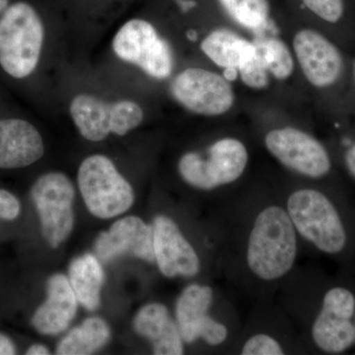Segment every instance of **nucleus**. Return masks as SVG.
<instances>
[{"label": "nucleus", "instance_id": "1", "mask_svg": "<svg viewBox=\"0 0 355 355\" xmlns=\"http://www.w3.org/2000/svg\"><path fill=\"white\" fill-rule=\"evenodd\" d=\"M214 235L220 277L257 301L279 293L303 248L280 193L219 200Z\"/></svg>", "mask_w": 355, "mask_h": 355}, {"label": "nucleus", "instance_id": "2", "mask_svg": "<svg viewBox=\"0 0 355 355\" xmlns=\"http://www.w3.org/2000/svg\"><path fill=\"white\" fill-rule=\"evenodd\" d=\"M280 307L295 326L304 354L340 355L354 349L355 275L297 268L279 289Z\"/></svg>", "mask_w": 355, "mask_h": 355}, {"label": "nucleus", "instance_id": "3", "mask_svg": "<svg viewBox=\"0 0 355 355\" xmlns=\"http://www.w3.org/2000/svg\"><path fill=\"white\" fill-rule=\"evenodd\" d=\"M302 243L355 275V200L342 186L309 183L280 193Z\"/></svg>", "mask_w": 355, "mask_h": 355}, {"label": "nucleus", "instance_id": "4", "mask_svg": "<svg viewBox=\"0 0 355 355\" xmlns=\"http://www.w3.org/2000/svg\"><path fill=\"white\" fill-rule=\"evenodd\" d=\"M175 320L184 345L202 343L222 352L232 349L242 326L228 298L209 284L191 282L175 305Z\"/></svg>", "mask_w": 355, "mask_h": 355}, {"label": "nucleus", "instance_id": "5", "mask_svg": "<svg viewBox=\"0 0 355 355\" xmlns=\"http://www.w3.org/2000/svg\"><path fill=\"white\" fill-rule=\"evenodd\" d=\"M249 160V151L242 140L221 137L203 150L182 155L178 172L184 183L195 190L221 193L242 179Z\"/></svg>", "mask_w": 355, "mask_h": 355}, {"label": "nucleus", "instance_id": "6", "mask_svg": "<svg viewBox=\"0 0 355 355\" xmlns=\"http://www.w3.org/2000/svg\"><path fill=\"white\" fill-rule=\"evenodd\" d=\"M44 38L43 23L35 9L18 2L0 18V65L14 78H25L39 64Z\"/></svg>", "mask_w": 355, "mask_h": 355}, {"label": "nucleus", "instance_id": "7", "mask_svg": "<svg viewBox=\"0 0 355 355\" xmlns=\"http://www.w3.org/2000/svg\"><path fill=\"white\" fill-rule=\"evenodd\" d=\"M268 153L286 169L313 183L336 184V160L330 148L311 133L295 128L266 133Z\"/></svg>", "mask_w": 355, "mask_h": 355}, {"label": "nucleus", "instance_id": "8", "mask_svg": "<svg viewBox=\"0 0 355 355\" xmlns=\"http://www.w3.org/2000/svg\"><path fill=\"white\" fill-rule=\"evenodd\" d=\"M247 323L242 327L230 354L284 355L302 352L295 326L284 310L272 299L258 300Z\"/></svg>", "mask_w": 355, "mask_h": 355}, {"label": "nucleus", "instance_id": "9", "mask_svg": "<svg viewBox=\"0 0 355 355\" xmlns=\"http://www.w3.org/2000/svg\"><path fill=\"white\" fill-rule=\"evenodd\" d=\"M77 181L86 207L98 218L121 216L135 202L132 184L106 156L96 154L84 159Z\"/></svg>", "mask_w": 355, "mask_h": 355}, {"label": "nucleus", "instance_id": "10", "mask_svg": "<svg viewBox=\"0 0 355 355\" xmlns=\"http://www.w3.org/2000/svg\"><path fill=\"white\" fill-rule=\"evenodd\" d=\"M69 111L80 135L94 142L106 139L110 133L123 137L144 120V111L137 103L128 100L108 103L88 94L76 96Z\"/></svg>", "mask_w": 355, "mask_h": 355}, {"label": "nucleus", "instance_id": "11", "mask_svg": "<svg viewBox=\"0 0 355 355\" xmlns=\"http://www.w3.org/2000/svg\"><path fill=\"white\" fill-rule=\"evenodd\" d=\"M31 196L38 210L44 240L51 247L58 248L73 229V184L64 173H48L33 184Z\"/></svg>", "mask_w": 355, "mask_h": 355}, {"label": "nucleus", "instance_id": "12", "mask_svg": "<svg viewBox=\"0 0 355 355\" xmlns=\"http://www.w3.org/2000/svg\"><path fill=\"white\" fill-rule=\"evenodd\" d=\"M113 50L121 60L137 65L153 78L165 79L172 74L171 48L146 21L133 19L125 23L114 36Z\"/></svg>", "mask_w": 355, "mask_h": 355}, {"label": "nucleus", "instance_id": "13", "mask_svg": "<svg viewBox=\"0 0 355 355\" xmlns=\"http://www.w3.org/2000/svg\"><path fill=\"white\" fill-rule=\"evenodd\" d=\"M293 48L303 74L313 87L331 90L343 83L345 58L330 37L317 30H301L294 37Z\"/></svg>", "mask_w": 355, "mask_h": 355}, {"label": "nucleus", "instance_id": "14", "mask_svg": "<svg viewBox=\"0 0 355 355\" xmlns=\"http://www.w3.org/2000/svg\"><path fill=\"white\" fill-rule=\"evenodd\" d=\"M173 97L184 108L200 116H216L232 108L234 92L230 83L216 72L191 67L171 84Z\"/></svg>", "mask_w": 355, "mask_h": 355}, {"label": "nucleus", "instance_id": "15", "mask_svg": "<svg viewBox=\"0 0 355 355\" xmlns=\"http://www.w3.org/2000/svg\"><path fill=\"white\" fill-rule=\"evenodd\" d=\"M154 254L159 272L167 279H195L203 261L179 224L172 217L158 214L153 222Z\"/></svg>", "mask_w": 355, "mask_h": 355}, {"label": "nucleus", "instance_id": "16", "mask_svg": "<svg viewBox=\"0 0 355 355\" xmlns=\"http://www.w3.org/2000/svg\"><path fill=\"white\" fill-rule=\"evenodd\" d=\"M153 240V224L149 225L139 216H127L98 236L94 250L104 263L123 254H132L147 263H155Z\"/></svg>", "mask_w": 355, "mask_h": 355}, {"label": "nucleus", "instance_id": "17", "mask_svg": "<svg viewBox=\"0 0 355 355\" xmlns=\"http://www.w3.org/2000/svg\"><path fill=\"white\" fill-rule=\"evenodd\" d=\"M46 292V301L35 312L32 324L42 335L55 336L69 328L76 316L78 300L69 279L62 273L51 275Z\"/></svg>", "mask_w": 355, "mask_h": 355}, {"label": "nucleus", "instance_id": "18", "mask_svg": "<svg viewBox=\"0 0 355 355\" xmlns=\"http://www.w3.org/2000/svg\"><path fill=\"white\" fill-rule=\"evenodd\" d=\"M43 139L36 128L23 120L0 121V169H18L43 157Z\"/></svg>", "mask_w": 355, "mask_h": 355}, {"label": "nucleus", "instance_id": "19", "mask_svg": "<svg viewBox=\"0 0 355 355\" xmlns=\"http://www.w3.org/2000/svg\"><path fill=\"white\" fill-rule=\"evenodd\" d=\"M133 328L150 342L153 354H184V343L176 320L173 319L167 306L162 303L142 306L133 320Z\"/></svg>", "mask_w": 355, "mask_h": 355}, {"label": "nucleus", "instance_id": "20", "mask_svg": "<svg viewBox=\"0 0 355 355\" xmlns=\"http://www.w3.org/2000/svg\"><path fill=\"white\" fill-rule=\"evenodd\" d=\"M200 48L211 62L227 70L239 69L256 53L254 43L227 29L210 33Z\"/></svg>", "mask_w": 355, "mask_h": 355}, {"label": "nucleus", "instance_id": "21", "mask_svg": "<svg viewBox=\"0 0 355 355\" xmlns=\"http://www.w3.org/2000/svg\"><path fill=\"white\" fill-rule=\"evenodd\" d=\"M69 279L79 304L88 311L97 310L105 280L99 259L92 254L77 257L70 263Z\"/></svg>", "mask_w": 355, "mask_h": 355}, {"label": "nucleus", "instance_id": "22", "mask_svg": "<svg viewBox=\"0 0 355 355\" xmlns=\"http://www.w3.org/2000/svg\"><path fill=\"white\" fill-rule=\"evenodd\" d=\"M111 338L109 324L99 317L88 318L58 343L60 355H87L101 349Z\"/></svg>", "mask_w": 355, "mask_h": 355}, {"label": "nucleus", "instance_id": "23", "mask_svg": "<svg viewBox=\"0 0 355 355\" xmlns=\"http://www.w3.org/2000/svg\"><path fill=\"white\" fill-rule=\"evenodd\" d=\"M224 10L247 29L263 27L270 15L268 0H218Z\"/></svg>", "mask_w": 355, "mask_h": 355}, {"label": "nucleus", "instance_id": "24", "mask_svg": "<svg viewBox=\"0 0 355 355\" xmlns=\"http://www.w3.org/2000/svg\"><path fill=\"white\" fill-rule=\"evenodd\" d=\"M261 51L268 72L275 78L284 80L291 76L294 62L291 51L282 40L268 38L254 42Z\"/></svg>", "mask_w": 355, "mask_h": 355}, {"label": "nucleus", "instance_id": "25", "mask_svg": "<svg viewBox=\"0 0 355 355\" xmlns=\"http://www.w3.org/2000/svg\"><path fill=\"white\" fill-rule=\"evenodd\" d=\"M256 46V44H254ZM243 83L246 84L248 87L253 89H263L268 85L270 83V72L261 55V51L256 46V53L253 57L245 62L238 69Z\"/></svg>", "mask_w": 355, "mask_h": 355}, {"label": "nucleus", "instance_id": "26", "mask_svg": "<svg viewBox=\"0 0 355 355\" xmlns=\"http://www.w3.org/2000/svg\"><path fill=\"white\" fill-rule=\"evenodd\" d=\"M308 9L329 25H338L345 14V0H302Z\"/></svg>", "mask_w": 355, "mask_h": 355}, {"label": "nucleus", "instance_id": "27", "mask_svg": "<svg viewBox=\"0 0 355 355\" xmlns=\"http://www.w3.org/2000/svg\"><path fill=\"white\" fill-rule=\"evenodd\" d=\"M336 146V153L331 151L338 155V158H335L336 162H340L347 176L355 184V132L340 135Z\"/></svg>", "mask_w": 355, "mask_h": 355}, {"label": "nucleus", "instance_id": "28", "mask_svg": "<svg viewBox=\"0 0 355 355\" xmlns=\"http://www.w3.org/2000/svg\"><path fill=\"white\" fill-rule=\"evenodd\" d=\"M16 354L13 343L6 336L0 335V355H12Z\"/></svg>", "mask_w": 355, "mask_h": 355}, {"label": "nucleus", "instance_id": "29", "mask_svg": "<svg viewBox=\"0 0 355 355\" xmlns=\"http://www.w3.org/2000/svg\"><path fill=\"white\" fill-rule=\"evenodd\" d=\"M26 354L28 355H46L50 354V352L43 345H34L27 350Z\"/></svg>", "mask_w": 355, "mask_h": 355}, {"label": "nucleus", "instance_id": "30", "mask_svg": "<svg viewBox=\"0 0 355 355\" xmlns=\"http://www.w3.org/2000/svg\"><path fill=\"white\" fill-rule=\"evenodd\" d=\"M176 2L178 6L181 7V9L184 11V12H187V11H189L190 9L193 8V7L197 6V3H196L193 0H176Z\"/></svg>", "mask_w": 355, "mask_h": 355}, {"label": "nucleus", "instance_id": "31", "mask_svg": "<svg viewBox=\"0 0 355 355\" xmlns=\"http://www.w3.org/2000/svg\"><path fill=\"white\" fill-rule=\"evenodd\" d=\"M7 4H8V0H0V12H1L3 9H6Z\"/></svg>", "mask_w": 355, "mask_h": 355}, {"label": "nucleus", "instance_id": "32", "mask_svg": "<svg viewBox=\"0 0 355 355\" xmlns=\"http://www.w3.org/2000/svg\"><path fill=\"white\" fill-rule=\"evenodd\" d=\"M352 74H354V78L355 80V58L354 62H352Z\"/></svg>", "mask_w": 355, "mask_h": 355}, {"label": "nucleus", "instance_id": "33", "mask_svg": "<svg viewBox=\"0 0 355 355\" xmlns=\"http://www.w3.org/2000/svg\"><path fill=\"white\" fill-rule=\"evenodd\" d=\"M355 350V318H354V349Z\"/></svg>", "mask_w": 355, "mask_h": 355}]
</instances>
